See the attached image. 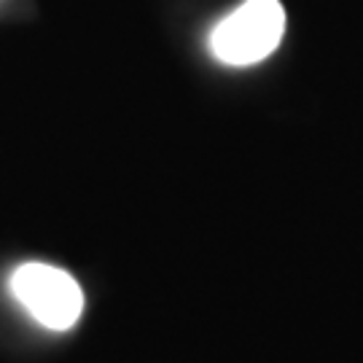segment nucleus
<instances>
[{
    "label": "nucleus",
    "mask_w": 363,
    "mask_h": 363,
    "mask_svg": "<svg viewBox=\"0 0 363 363\" xmlns=\"http://www.w3.org/2000/svg\"><path fill=\"white\" fill-rule=\"evenodd\" d=\"M286 35L280 0H245L210 30V54L220 65L250 67L264 62Z\"/></svg>",
    "instance_id": "obj_1"
},
{
    "label": "nucleus",
    "mask_w": 363,
    "mask_h": 363,
    "mask_svg": "<svg viewBox=\"0 0 363 363\" xmlns=\"http://www.w3.org/2000/svg\"><path fill=\"white\" fill-rule=\"evenodd\" d=\"M11 296L22 310L49 331H70L84 312V291L70 272L43 264L27 261L19 264L9 280Z\"/></svg>",
    "instance_id": "obj_2"
}]
</instances>
